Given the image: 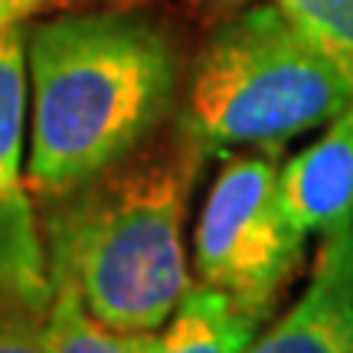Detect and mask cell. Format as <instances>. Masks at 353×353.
<instances>
[{"mask_svg": "<svg viewBox=\"0 0 353 353\" xmlns=\"http://www.w3.org/2000/svg\"><path fill=\"white\" fill-rule=\"evenodd\" d=\"M183 56L138 7L59 13L30 26L26 190L52 203L141 151L176 118Z\"/></svg>", "mask_w": 353, "mask_h": 353, "instance_id": "1", "label": "cell"}, {"mask_svg": "<svg viewBox=\"0 0 353 353\" xmlns=\"http://www.w3.org/2000/svg\"><path fill=\"white\" fill-rule=\"evenodd\" d=\"M210 151L180 121L95 180L43 203L52 275H65L101 324L157 334L193 288L187 210Z\"/></svg>", "mask_w": 353, "mask_h": 353, "instance_id": "2", "label": "cell"}, {"mask_svg": "<svg viewBox=\"0 0 353 353\" xmlns=\"http://www.w3.org/2000/svg\"><path fill=\"white\" fill-rule=\"evenodd\" d=\"M353 101L343 72L268 0H252L203 39L176 121L210 154H278L327 128Z\"/></svg>", "mask_w": 353, "mask_h": 353, "instance_id": "3", "label": "cell"}, {"mask_svg": "<svg viewBox=\"0 0 353 353\" xmlns=\"http://www.w3.org/2000/svg\"><path fill=\"white\" fill-rule=\"evenodd\" d=\"M304 242L281 200L275 154H229L193 229L196 278L268 321L301 272Z\"/></svg>", "mask_w": 353, "mask_h": 353, "instance_id": "4", "label": "cell"}, {"mask_svg": "<svg viewBox=\"0 0 353 353\" xmlns=\"http://www.w3.org/2000/svg\"><path fill=\"white\" fill-rule=\"evenodd\" d=\"M245 353H353V229L324 239L307 291Z\"/></svg>", "mask_w": 353, "mask_h": 353, "instance_id": "5", "label": "cell"}, {"mask_svg": "<svg viewBox=\"0 0 353 353\" xmlns=\"http://www.w3.org/2000/svg\"><path fill=\"white\" fill-rule=\"evenodd\" d=\"M281 200L304 236H343L353 229V101L324 134L281 164Z\"/></svg>", "mask_w": 353, "mask_h": 353, "instance_id": "6", "label": "cell"}, {"mask_svg": "<svg viewBox=\"0 0 353 353\" xmlns=\"http://www.w3.org/2000/svg\"><path fill=\"white\" fill-rule=\"evenodd\" d=\"M262 327L265 317L200 281L176 304L154 353H245Z\"/></svg>", "mask_w": 353, "mask_h": 353, "instance_id": "7", "label": "cell"}, {"mask_svg": "<svg viewBox=\"0 0 353 353\" xmlns=\"http://www.w3.org/2000/svg\"><path fill=\"white\" fill-rule=\"evenodd\" d=\"M26 112H30V26L0 30V200L26 190Z\"/></svg>", "mask_w": 353, "mask_h": 353, "instance_id": "8", "label": "cell"}, {"mask_svg": "<svg viewBox=\"0 0 353 353\" xmlns=\"http://www.w3.org/2000/svg\"><path fill=\"white\" fill-rule=\"evenodd\" d=\"M52 304L46 314V353H154L157 334H131L101 324L65 275H52Z\"/></svg>", "mask_w": 353, "mask_h": 353, "instance_id": "9", "label": "cell"}, {"mask_svg": "<svg viewBox=\"0 0 353 353\" xmlns=\"http://www.w3.org/2000/svg\"><path fill=\"white\" fill-rule=\"evenodd\" d=\"M268 3H275L353 85V0H268Z\"/></svg>", "mask_w": 353, "mask_h": 353, "instance_id": "10", "label": "cell"}, {"mask_svg": "<svg viewBox=\"0 0 353 353\" xmlns=\"http://www.w3.org/2000/svg\"><path fill=\"white\" fill-rule=\"evenodd\" d=\"M0 353H46V314L0 304Z\"/></svg>", "mask_w": 353, "mask_h": 353, "instance_id": "11", "label": "cell"}, {"mask_svg": "<svg viewBox=\"0 0 353 353\" xmlns=\"http://www.w3.org/2000/svg\"><path fill=\"white\" fill-rule=\"evenodd\" d=\"M79 0H0V30L13 23H26L39 13L59 10V7H72Z\"/></svg>", "mask_w": 353, "mask_h": 353, "instance_id": "12", "label": "cell"}, {"mask_svg": "<svg viewBox=\"0 0 353 353\" xmlns=\"http://www.w3.org/2000/svg\"><path fill=\"white\" fill-rule=\"evenodd\" d=\"M108 7H141V3H148V0H105Z\"/></svg>", "mask_w": 353, "mask_h": 353, "instance_id": "13", "label": "cell"}]
</instances>
